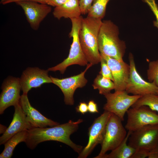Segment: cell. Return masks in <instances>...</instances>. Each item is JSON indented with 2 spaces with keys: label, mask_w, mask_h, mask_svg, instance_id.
<instances>
[{
  "label": "cell",
  "mask_w": 158,
  "mask_h": 158,
  "mask_svg": "<svg viewBox=\"0 0 158 158\" xmlns=\"http://www.w3.org/2000/svg\"><path fill=\"white\" fill-rule=\"evenodd\" d=\"M77 112L84 114L88 111L87 104L84 102H80L76 107Z\"/></svg>",
  "instance_id": "29"
},
{
  "label": "cell",
  "mask_w": 158,
  "mask_h": 158,
  "mask_svg": "<svg viewBox=\"0 0 158 158\" xmlns=\"http://www.w3.org/2000/svg\"><path fill=\"white\" fill-rule=\"evenodd\" d=\"M118 26L110 20L102 21L98 37L99 50L101 54L123 61L126 45L119 37Z\"/></svg>",
  "instance_id": "3"
},
{
  "label": "cell",
  "mask_w": 158,
  "mask_h": 158,
  "mask_svg": "<svg viewBox=\"0 0 158 158\" xmlns=\"http://www.w3.org/2000/svg\"><path fill=\"white\" fill-rule=\"evenodd\" d=\"M128 141V144L135 149L150 152L158 143V123L147 125L132 132Z\"/></svg>",
  "instance_id": "7"
},
{
  "label": "cell",
  "mask_w": 158,
  "mask_h": 158,
  "mask_svg": "<svg viewBox=\"0 0 158 158\" xmlns=\"http://www.w3.org/2000/svg\"><path fill=\"white\" fill-rule=\"evenodd\" d=\"M19 104L32 127H51L59 124L44 116L32 107L29 102L27 94H23L21 96Z\"/></svg>",
  "instance_id": "17"
},
{
  "label": "cell",
  "mask_w": 158,
  "mask_h": 158,
  "mask_svg": "<svg viewBox=\"0 0 158 158\" xmlns=\"http://www.w3.org/2000/svg\"><path fill=\"white\" fill-rule=\"evenodd\" d=\"M68 0H49L47 4L56 7L61 5Z\"/></svg>",
  "instance_id": "31"
},
{
  "label": "cell",
  "mask_w": 158,
  "mask_h": 158,
  "mask_svg": "<svg viewBox=\"0 0 158 158\" xmlns=\"http://www.w3.org/2000/svg\"><path fill=\"white\" fill-rule=\"evenodd\" d=\"M48 71L37 67H28L24 70L20 78L23 94H27L32 88L40 87L44 83H53Z\"/></svg>",
  "instance_id": "14"
},
{
  "label": "cell",
  "mask_w": 158,
  "mask_h": 158,
  "mask_svg": "<svg viewBox=\"0 0 158 158\" xmlns=\"http://www.w3.org/2000/svg\"><path fill=\"white\" fill-rule=\"evenodd\" d=\"M53 14L55 18L59 20L62 18L70 19L79 18L81 13L79 0H68L61 5L55 7Z\"/></svg>",
  "instance_id": "18"
},
{
  "label": "cell",
  "mask_w": 158,
  "mask_h": 158,
  "mask_svg": "<svg viewBox=\"0 0 158 158\" xmlns=\"http://www.w3.org/2000/svg\"><path fill=\"white\" fill-rule=\"evenodd\" d=\"M100 62L101 69L99 72V74L106 78L109 79L113 82L114 79L111 70L105 60L102 57Z\"/></svg>",
  "instance_id": "25"
},
{
  "label": "cell",
  "mask_w": 158,
  "mask_h": 158,
  "mask_svg": "<svg viewBox=\"0 0 158 158\" xmlns=\"http://www.w3.org/2000/svg\"><path fill=\"white\" fill-rule=\"evenodd\" d=\"M92 85L94 89H98L99 93L104 95L114 89L113 82L99 74L95 79Z\"/></svg>",
  "instance_id": "21"
},
{
  "label": "cell",
  "mask_w": 158,
  "mask_h": 158,
  "mask_svg": "<svg viewBox=\"0 0 158 158\" xmlns=\"http://www.w3.org/2000/svg\"><path fill=\"white\" fill-rule=\"evenodd\" d=\"M102 22L101 19L92 17L83 18L79 32L82 49L88 62L92 65L100 62L102 58L98 39Z\"/></svg>",
  "instance_id": "2"
},
{
  "label": "cell",
  "mask_w": 158,
  "mask_h": 158,
  "mask_svg": "<svg viewBox=\"0 0 158 158\" xmlns=\"http://www.w3.org/2000/svg\"><path fill=\"white\" fill-rule=\"evenodd\" d=\"M88 111L91 113L99 112L97 104L93 100H90L87 104Z\"/></svg>",
  "instance_id": "30"
},
{
  "label": "cell",
  "mask_w": 158,
  "mask_h": 158,
  "mask_svg": "<svg viewBox=\"0 0 158 158\" xmlns=\"http://www.w3.org/2000/svg\"><path fill=\"white\" fill-rule=\"evenodd\" d=\"M149 158H158V143L156 147L149 152Z\"/></svg>",
  "instance_id": "33"
},
{
  "label": "cell",
  "mask_w": 158,
  "mask_h": 158,
  "mask_svg": "<svg viewBox=\"0 0 158 158\" xmlns=\"http://www.w3.org/2000/svg\"><path fill=\"white\" fill-rule=\"evenodd\" d=\"M101 55L107 62L111 71L115 91L125 90L130 74L129 65L124 61H120L107 56Z\"/></svg>",
  "instance_id": "15"
},
{
  "label": "cell",
  "mask_w": 158,
  "mask_h": 158,
  "mask_svg": "<svg viewBox=\"0 0 158 158\" xmlns=\"http://www.w3.org/2000/svg\"><path fill=\"white\" fill-rule=\"evenodd\" d=\"M2 90L0 96V114L11 106L19 103L21 87L20 78L9 77L4 81L1 87Z\"/></svg>",
  "instance_id": "12"
},
{
  "label": "cell",
  "mask_w": 158,
  "mask_h": 158,
  "mask_svg": "<svg viewBox=\"0 0 158 158\" xmlns=\"http://www.w3.org/2000/svg\"><path fill=\"white\" fill-rule=\"evenodd\" d=\"M104 96L107 100L103 107L104 111L115 114L122 121L129 108L142 96L129 95L125 90L115 91L113 93L110 92Z\"/></svg>",
  "instance_id": "6"
},
{
  "label": "cell",
  "mask_w": 158,
  "mask_h": 158,
  "mask_svg": "<svg viewBox=\"0 0 158 158\" xmlns=\"http://www.w3.org/2000/svg\"><path fill=\"white\" fill-rule=\"evenodd\" d=\"M146 3L154 15L156 20L153 21L154 26L158 28V6L155 0H142Z\"/></svg>",
  "instance_id": "26"
},
{
  "label": "cell",
  "mask_w": 158,
  "mask_h": 158,
  "mask_svg": "<svg viewBox=\"0 0 158 158\" xmlns=\"http://www.w3.org/2000/svg\"><path fill=\"white\" fill-rule=\"evenodd\" d=\"M125 128L133 132L146 126L158 123V114L148 107L142 106L129 109Z\"/></svg>",
  "instance_id": "10"
},
{
  "label": "cell",
  "mask_w": 158,
  "mask_h": 158,
  "mask_svg": "<svg viewBox=\"0 0 158 158\" xmlns=\"http://www.w3.org/2000/svg\"><path fill=\"white\" fill-rule=\"evenodd\" d=\"M142 106H147L158 113V95L149 94L142 95L131 107L137 108Z\"/></svg>",
  "instance_id": "22"
},
{
  "label": "cell",
  "mask_w": 158,
  "mask_h": 158,
  "mask_svg": "<svg viewBox=\"0 0 158 158\" xmlns=\"http://www.w3.org/2000/svg\"><path fill=\"white\" fill-rule=\"evenodd\" d=\"M83 17L81 16L77 18L71 19L72 23L71 30L69 36L72 37L73 42L71 45L68 57L62 62L54 67L49 68L48 71H59L63 74L69 66L78 64L81 66L87 65L88 62L81 48L79 37V32L81 28Z\"/></svg>",
  "instance_id": "4"
},
{
  "label": "cell",
  "mask_w": 158,
  "mask_h": 158,
  "mask_svg": "<svg viewBox=\"0 0 158 158\" xmlns=\"http://www.w3.org/2000/svg\"><path fill=\"white\" fill-rule=\"evenodd\" d=\"M49 0H9L5 4L12 2H16L19 1H31L37 2L39 3L47 4Z\"/></svg>",
  "instance_id": "32"
},
{
  "label": "cell",
  "mask_w": 158,
  "mask_h": 158,
  "mask_svg": "<svg viewBox=\"0 0 158 158\" xmlns=\"http://www.w3.org/2000/svg\"><path fill=\"white\" fill-rule=\"evenodd\" d=\"M147 74L149 82L154 83L158 87V60L149 62Z\"/></svg>",
  "instance_id": "24"
},
{
  "label": "cell",
  "mask_w": 158,
  "mask_h": 158,
  "mask_svg": "<svg viewBox=\"0 0 158 158\" xmlns=\"http://www.w3.org/2000/svg\"><path fill=\"white\" fill-rule=\"evenodd\" d=\"M93 0H79V6L81 14H87L92 4Z\"/></svg>",
  "instance_id": "27"
},
{
  "label": "cell",
  "mask_w": 158,
  "mask_h": 158,
  "mask_svg": "<svg viewBox=\"0 0 158 158\" xmlns=\"http://www.w3.org/2000/svg\"><path fill=\"white\" fill-rule=\"evenodd\" d=\"M28 130H25L16 134L4 144V148L0 154L1 158H10L16 146L22 142H25L28 135Z\"/></svg>",
  "instance_id": "20"
},
{
  "label": "cell",
  "mask_w": 158,
  "mask_h": 158,
  "mask_svg": "<svg viewBox=\"0 0 158 158\" xmlns=\"http://www.w3.org/2000/svg\"><path fill=\"white\" fill-rule=\"evenodd\" d=\"M132 132L128 131L127 135L121 144L111 151L108 154H105L102 158H131L136 149L127 143L130 135Z\"/></svg>",
  "instance_id": "19"
},
{
  "label": "cell",
  "mask_w": 158,
  "mask_h": 158,
  "mask_svg": "<svg viewBox=\"0 0 158 158\" xmlns=\"http://www.w3.org/2000/svg\"><path fill=\"white\" fill-rule=\"evenodd\" d=\"M130 72L125 91L128 93L143 95L149 94L158 95V87L153 82L144 80L137 71L133 56H129Z\"/></svg>",
  "instance_id": "8"
},
{
  "label": "cell",
  "mask_w": 158,
  "mask_h": 158,
  "mask_svg": "<svg viewBox=\"0 0 158 158\" xmlns=\"http://www.w3.org/2000/svg\"><path fill=\"white\" fill-rule=\"evenodd\" d=\"M9 0H1L0 4L3 5L5 4Z\"/></svg>",
  "instance_id": "35"
},
{
  "label": "cell",
  "mask_w": 158,
  "mask_h": 158,
  "mask_svg": "<svg viewBox=\"0 0 158 158\" xmlns=\"http://www.w3.org/2000/svg\"><path fill=\"white\" fill-rule=\"evenodd\" d=\"M92 65L91 63L88 64L83 71L78 75L68 78L59 79L50 76L53 83L57 85L63 93L66 104L72 105L74 104V92L77 88L83 87L86 85L87 80L85 77V74Z\"/></svg>",
  "instance_id": "11"
},
{
  "label": "cell",
  "mask_w": 158,
  "mask_h": 158,
  "mask_svg": "<svg viewBox=\"0 0 158 158\" xmlns=\"http://www.w3.org/2000/svg\"><path fill=\"white\" fill-rule=\"evenodd\" d=\"M110 0H93L87 16L102 20L105 16L106 8Z\"/></svg>",
  "instance_id": "23"
},
{
  "label": "cell",
  "mask_w": 158,
  "mask_h": 158,
  "mask_svg": "<svg viewBox=\"0 0 158 158\" xmlns=\"http://www.w3.org/2000/svg\"><path fill=\"white\" fill-rule=\"evenodd\" d=\"M23 10L27 20L31 28L37 30L40 24L51 12L50 6L31 1H23L16 3Z\"/></svg>",
  "instance_id": "13"
},
{
  "label": "cell",
  "mask_w": 158,
  "mask_h": 158,
  "mask_svg": "<svg viewBox=\"0 0 158 158\" xmlns=\"http://www.w3.org/2000/svg\"><path fill=\"white\" fill-rule=\"evenodd\" d=\"M12 120L5 132L0 137V145L4 144L13 136L21 131L33 128L19 103L15 106Z\"/></svg>",
  "instance_id": "16"
},
{
  "label": "cell",
  "mask_w": 158,
  "mask_h": 158,
  "mask_svg": "<svg viewBox=\"0 0 158 158\" xmlns=\"http://www.w3.org/2000/svg\"><path fill=\"white\" fill-rule=\"evenodd\" d=\"M82 119L77 121L71 120L66 123L51 127L43 128L33 127L28 130L25 142L27 147L33 150L40 143L48 141H55L68 145L79 154L83 147L76 144L70 138L71 135L78 129Z\"/></svg>",
  "instance_id": "1"
},
{
  "label": "cell",
  "mask_w": 158,
  "mask_h": 158,
  "mask_svg": "<svg viewBox=\"0 0 158 158\" xmlns=\"http://www.w3.org/2000/svg\"></svg>",
  "instance_id": "36"
},
{
  "label": "cell",
  "mask_w": 158,
  "mask_h": 158,
  "mask_svg": "<svg viewBox=\"0 0 158 158\" xmlns=\"http://www.w3.org/2000/svg\"><path fill=\"white\" fill-rule=\"evenodd\" d=\"M112 113L106 111L96 118L88 129V142L79 154L78 158H86L103 140L107 123Z\"/></svg>",
  "instance_id": "9"
},
{
  "label": "cell",
  "mask_w": 158,
  "mask_h": 158,
  "mask_svg": "<svg viewBox=\"0 0 158 158\" xmlns=\"http://www.w3.org/2000/svg\"><path fill=\"white\" fill-rule=\"evenodd\" d=\"M149 152L142 149L136 150L131 158H145L148 157Z\"/></svg>",
  "instance_id": "28"
},
{
  "label": "cell",
  "mask_w": 158,
  "mask_h": 158,
  "mask_svg": "<svg viewBox=\"0 0 158 158\" xmlns=\"http://www.w3.org/2000/svg\"><path fill=\"white\" fill-rule=\"evenodd\" d=\"M7 128L6 126L0 124V134L4 133L6 131Z\"/></svg>",
  "instance_id": "34"
},
{
  "label": "cell",
  "mask_w": 158,
  "mask_h": 158,
  "mask_svg": "<svg viewBox=\"0 0 158 158\" xmlns=\"http://www.w3.org/2000/svg\"><path fill=\"white\" fill-rule=\"evenodd\" d=\"M122 121L119 117L112 113L106 125L101 150L98 155L94 158H102L107 152L114 150L123 142L127 133Z\"/></svg>",
  "instance_id": "5"
}]
</instances>
